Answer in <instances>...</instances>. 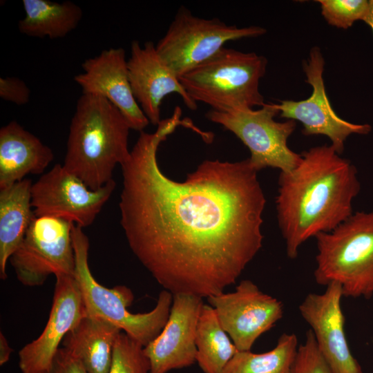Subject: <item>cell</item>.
Segmentation results:
<instances>
[{"label": "cell", "mask_w": 373, "mask_h": 373, "mask_svg": "<svg viewBox=\"0 0 373 373\" xmlns=\"http://www.w3.org/2000/svg\"><path fill=\"white\" fill-rule=\"evenodd\" d=\"M173 115L140 132L121 165L120 223L165 290L208 298L234 284L261 249L266 199L249 158L204 160L180 182L162 173L158 147L182 124Z\"/></svg>", "instance_id": "1"}, {"label": "cell", "mask_w": 373, "mask_h": 373, "mask_svg": "<svg viewBox=\"0 0 373 373\" xmlns=\"http://www.w3.org/2000/svg\"><path fill=\"white\" fill-rule=\"evenodd\" d=\"M298 164L280 172L276 198L277 220L286 254L295 259L311 238L332 231L354 213L361 191L356 166L330 144L303 151Z\"/></svg>", "instance_id": "2"}, {"label": "cell", "mask_w": 373, "mask_h": 373, "mask_svg": "<svg viewBox=\"0 0 373 373\" xmlns=\"http://www.w3.org/2000/svg\"><path fill=\"white\" fill-rule=\"evenodd\" d=\"M130 129L110 102L82 93L70 122L63 166L90 189L103 187L113 180L115 166L129 156Z\"/></svg>", "instance_id": "3"}, {"label": "cell", "mask_w": 373, "mask_h": 373, "mask_svg": "<svg viewBox=\"0 0 373 373\" xmlns=\"http://www.w3.org/2000/svg\"><path fill=\"white\" fill-rule=\"evenodd\" d=\"M83 228L74 224V277L84 303L86 316L107 321L144 347L153 341L164 327L171 312L173 294L162 290L155 307L149 312L133 314L128 310L134 295L130 288L117 285L107 288L93 277L88 265L89 240Z\"/></svg>", "instance_id": "4"}, {"label": "cell", "mask_w": 373, "mask_h": 373, "mask_svg": "<svg viewBox=\"0 0 373 373\" xmlns=\"http://www.w3.org/2000/svg\"><path fill=\"white\" fill-rule=\"evenodd\" d=\"M267 65L264 56L224 47L179 80L194 102L211 110L254 108L265 103L259 84Z\"/></svg>", "instance_id": "5"}, {"label": "cell", "mask_w": 373, "mask_h": 373, "mask_svg": "<svg viewBox=\"0 0 373 373\" xmlns=\"http://www.w3.org/2000/svg\"><path fill=\"white\" fill-rule=\"evenodd\" d=\"M314 276L321 285H340L343 296H373V211H358L315 237Z\"/></svg>", "instance_id": "6"}, {"label": "cell", "mask_w": 373, "mask_h": 373, "mask_svg": "<svg viewBox=\"0 0 373 373\" xmlns=\"http://www.w3.org/2000/svg\"><path fill=\"white\" fill-rule=\"evenodd\" d=\"M257 26L239 28L219 19L194 16L180 8L164 37L155 45L163 61L178 78L210 59L230 41L263 35Z\"/></svg>", "instance_id": "7"}, {"label": "cell", "mask_w": 373, "mask_h": 373, "mask_svg": "<svg viewBox=\"0 0 373 373\" xmlns=\"http://www.w3.org/2000/svg\"><path fill=\"white\" fill-rule=\"evenodd\" d=\"M279 114L274 103H265L258 109H235L225 112L209 111V121L233 133L249 149L251 164L258 172L267 167L280 172L294 169L301 155L289 147V137L295 131L292 119L280 122L274 119Z\"/></svg>", "instance_id": "8"}, {"label": "cell", "mask_w": 373, "mask_h": 373, "mask_svg": "<svg viewBox=\"0 0 373 373\" xmlns=\"http://www.w3.org/2000/svg\"><path fill=\"white\" fill-rule=\"evenodd\" d=\"M74 224L58 218L35 216L9 259L21 284L37 287L52 274L74 276Z\"/></svg>", "instance_id": "9"}, {"label": "cell", "mask_w": 373, "mask_h": 373, "mask_svg": "<svg viewBox=\"0 0 373 373\" xmlns=\"http://www.w3.org/2000/svg\"><path fill=\"white\" fill-rule=\"evenodd\" d=\"M112 180L97 190L56 164L32 184L31 204L35 216L68 220L82 228L91 225L115 189Z\"/></svg>", "instance_id": "10"}, {"label": "cell", "mask_w": 373, "mask_h": 373, "mask_svg": "<svg viewBox=\"0 0 373 373\" xmlns=\"http://www.w3.org/2000/svg\"><path fill=\"white\" fill-rule=\"evenodd\" d=\"M325 60L321 48L314 46L309 57L303 63L306 82L312 87V95L300 101L283 100L274 104L283 118L298 120L303 126L305 136L325 135L331 141V145L341 155L345 142L352 134L367 135L372 127L368 124L351 123L340 117L334 111L328 99L324 79Z\"/></svg>", "instance_id": "11"}, {"label": "cell", "mask_w": 373, "mask_h": 373, "mask_svg": "<svg viewBox=\"0 0 373 373\" xmlns=\"http://www.w3.org/2000/svg\"><path fill=\"white\" fill-rule=\"evenodd\" d=\"M207 298L238 351L250 350L283 316V303L250 280L240 281L232 292Z\"/></svg>", "instance_id": "12"}, {"label": "cell", "mask_w": 373, "mask_h": 373, "mask_svg": "<svg viewBox=\"0 0 373 373\" xmlns=\"http://www.w3.org/2000/svg\"><path fill=\"white\" fill-rule=\"evenodd\" d=\"M339 284L332 283L321 294L309 293L298 307L310 326L318 350L332 373H363L346 339Z\"/></svg>", "instance_id": "13"}, {"label": "cell", "mask_w": 373, "mask_h": 373, "mask_svg": "<svg viewBox=\"0 0 373 373\" xmlns=\"http://www.w3.org/2000/svg\"><path fill=\"white\" fill-rule=\"evenodd\" d=\"M52 307L46 325L35 340L19 352L21 373H44L50 366L66 335L86 316L74 276H56Z\"/></svg>", "instance_id": "14"}, {"label": "cell", "mask_w": 373, "mask_h": 373, "mask_svg": "<svg viewBox=\"0 0 373 373\" xmlns=\"http://www.w3.org/2000/svg\"><path fill=\"white\" fill-rule=\"evenodd\" d=\"M204 305L202 298L186 294L173 296L169 319L160 334L144 347L150 373H167L196 362L195 334Z\"/></svg>", "instance_id": "15"}, {"label": "cell", "mask_w": 373, "mask_h": 373, "mask_svg": "<svg viewBox=\"0 0 373 373\" xmlns=\"http://www.w3.org/2000/svg\"><path fill=\"white\" fill-rule=\"evenodd\" d=\"M126 52L111 48L86 59L83 72L74 81L83 94L99 96L113 104L124 115L131 129L142 132L150 123L132 91Z\"/></svg>", "instance_id": "16"}, {"label": "cell", "mask_w": 373, "mask_h": 373, "mask_svg": "<svg viewBox=\"0 0 373 373\" xmlns=\"http://www.w3.org/2000/svg\"><path fill=\"white\" fill-rule=\"evenodd\" d=\"M127 64L134 97L153 125L157 126L161 122L160 106L169 94H178L189 109L198 108L197 103L189 97L178 77L161 59L152 41H146L141 46L138 41H133Z\"/></svg>", "instance_id": "17"}, {"label": "cell", "mask_w": 373, "mask_h": 373, "mask_svg": "<svg viewBox=\"0 0 373 373\" xmlns=\"http://www.w3.org/2000/svg\"><path fill=\"white\" fill-rule=\"evenodd\" d=\"M54 159L52 149L12 120L0 129V189L39 175Z\"/></svg>", "instance_id": "18"}, {"label": "cell", "mask_w": 373, "mask_h": 373, "mask_svg": "<svg viewBox=\"0 0 373 373\" xmlns=\"http://www.w3.org/2000/svg\"><path fill=\"white\" fill-rule=\"evenodd\" d=\"M32 182L28 178L0 189V278L6 280L7 263L35 218L31 204Z\"/></svg>", "instance_id": "19"}, {"label": "cell", "mask_w": 373, "mask_h": 373, "mask_svg": "<svg viewBox=\"0 0 373 373\" xmlns=\"http://www.w3.org/2000/svg\"><path fill=\"white\" fill-rule=\"evenodd\" d=\"M118 327L85 316L62 341V347L79 361L88 373H108Z\"/></svg>", "instance_id": "20"}, {"label": "cell", "mask_w": 373, "mask_h": 373, "mask_svg": "<svg viewBox=\"0 0 373 373\" xmlns=\"http://www.w3.org/2000/svg\"><path fill=\"white\" fill-rule=\"evenodd\" d=\"M24 17L19 31L28 37L59 39L75 30L82 20V8L70 1L23 0Z\"/></svg>", "instance_id": "21"}, {"label": "cell", "mask_w": 373, "mask_h": 373, "mask_svg": "<svg viewBox=\"0 0 373 373\" xmlns=\"http://www.w3.org/2000/svg\"><path fill=\"white\" fill-rule=\"evenodd\" d=\"M196 362L204 373H222L238 351L221 326L214 309L203 305L196 334Z\"/></svg>", "instance_id": "22"}, {"label": "cell", "mask_w": 373, "mask_h": 373, "mask_svg": "<svg viewBox=\"0 0 373 373\" xmlns=\"http://www.w3.org/2000/svg\"><path fill=\"white\" fill-rule=\"evenodd\" d=\"M298 348L296 335L284 333L268 352L238 351L222 373H289Z\"/></svg>", "instance_id": "23"}, {"label": "cell", "mask_w": 373, "mask_h": 373, "mask_svg": "<svg viewBox=\"0 0 373 373\" xmlns=\"http://www.w3.org/2000/svg\"><path fill=\"white\" fill-rule=\"evenodd\" d=\"M150 370L144 347L120 332L113 345L108 373H150Z\"/></svg>", "instance_id": "24"}, {"label": "cell", "mask_w": 373, "mask_h": 373, "mask_svg": "<svg viewBox=\"0 0 373 373\" xmlns=\"http://www.w3.org/2000/svg\"><path fill=\"white\" fill-rule=\"evenodd\" d=\"M321 14L326 21L338 28L347 29L366 17L370 2L367 0H318Z\"/></svg>", "instance_id": "25"}, {"label": "cell", "mask_w": 373, "mask_h": 373, "mask_svg": "<svg viewBox=\"0 0 373 373\" xmlns=\"http://www.w3.org/2000/svg\"><path fill=\"white\" fill-rule=\"evenodd\" d=\"M289 373H332L310 329L307 332L304 343L298 346Z\"/></svg>", "instance_id": "26"}, {"label": "cell", "mask_w": 373, "mask_h": 373, "mask_svg": "<svg viewBox=\"0 0 373 373\" xmlns=\"http://www.w3.org/2000/svg\"><path fill=\"white\" fill-rule=\"evenodd\" d=\"M30 90L23 80L16 77L0 78V97L17 105H24L30 100Z\"/></svg>", "instance_id": "27"}, {"label": "cell", "mask_w": 373, "mask_h": 373, "mask_svg": "<svg viewBox=\"0 0 373 373\" xmlns=\"http://www.w3.org/2000/svg\"><path fill=\"white\" fill-rule=\"evenodd\" d=\"M44 373H88L82 363L61 347L50 367Z\"/></svg>", "instance_id": "28"}, {"label": "cell", "mask_w": 373, "mask_h": 373, "mask_svg": "<svg viewBox=\"0 0 373 373\" xmlns=\"http://www.w3.org/2000/svg\"><path fill=\"white\" fill-rule=\"evenodd\" d=\"M12 348L2 332H0V365L6 363L10 357Z\"/></svg>", "instance_id": "29"}, {"label": "cell", "mask_w": 373, "mask_h": 373, "mask_svg": "<svg viewBox=\"0 0 373 373\" xmlns=\"http://www.w3.org/2000/svg\"><path fill=\"white\" fill-rule=\"evenodd\" d=\"M370 7L367 14L363 21L366 23L372 29L373 33V0H369Z\"/></svg>", "instance_id": "30"}]
</instances>
